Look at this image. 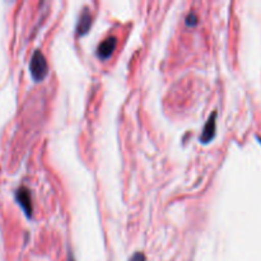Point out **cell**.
I'll return each mask as SVG.
<instances>
[{"label": "cell", "mask_w": 261, "mask_h": 261, "mask_svg": "<svg viewBox=\"0 0 261 261\" xmlns=\"http://www.w3.org/2000/svg\"><path fill=\"white\" fill-rule=\"evenodd\" d=\"M91 24H92L91 12H89L88 8H84L82 14L79 15L78 24H76V32H78V35L81 36L86 35V33L89 31V28H91Z\"/></svg>", "instance_id": "4"}, {"label": "cell", "mask_w": 261, "mask_h": 261, "mask_svg": "<svg viewBox=\"0 0 261 261\" xmlns=\"http://www.w3.org/2000/svg\"><path fill=\"white\" fill-rule=\"evenodd\" d=\"M15 199H17L20 208L24 211L25 216H27L28 218H31V214H32V203H31L30 191L25 188L18 189L17 193H15Z\"/></svg>", "instance_id": "2"}, {"label": "cell", "mask_w": 261, "mask_h": 261, "mask_svg": "<svg viewBox=\"0 0 261 261\" xmlns=\"http://www.w3.org/2000/svg\"><path fill=\"white\" fill-rule=\"evenodd\" d=\"M216 120H217V112H213V114L211 115V117L208 119V122L205 124V126H204V130H203V134H201V143H204V144H208L209 142H211L212 139L214 138V135H216Z\"/></svg>", "instance_id": "3"}, {"label": "cell", "mask_w": 261, "mask_h": 261, "mask_svg": "<svg viewBox=\"0 0 261 261\" xmlns=\"http://www.w3.org/2000/svg\"><path fill=\"white\" fill-rule=\"evenodd\" d=\"M30 70L32 78L37 82L42 81V79H45L46 75H47V61H46V58L43 56V54L41 53L40 50L35 51V54H33L30 63Z\"/></svg>", "instance_id": "1"}, {"label": "cell", "mask_w": 261, "mask_h": 261, "mask_svg": "<svg viewBox=\"0 0 261 261\" xmlns=\"http://www.w3.org/2000/svg\"><path fill=\"white\" fill-rule=\"evenodd\" d=\"M116 37L106 38V40L98 46V48H97V54H98L99 58L103 59V60L105 59H109L110 56L112 55V53H114L115 47H116Z\"/></svg>", "instance_id": "5"}, {"label": "cell", "mask_w": 261, "mask_h": 261, "mask_svg": "<svg viewBox=\"0 0 261 261\" xmlns=\"http://www.w3.org/2000/svg\"><path fill=\"white\" fill-rule=\"evenodd\" d=\"M130 261H145V256L142 252H137V254H134V256L130 259Z\"/></svg>", "instance_id": "7"}, {"label": "cell", "mask_w": 261, "mask_h": 261, "mask_svg": "<svg viewBox=\"0 0 261 261\" xmlns=\"http://www.w3.org/2000/svg\"><path fill=\"white\" fill-rule=\"evenodd\" d=\"M257 139H259V142L261 143V138H257Z\"/></svg>", "instance_id": "8"}, {"label": "cell", "mask_w": 261, "mask_h": 261, "mask_svg": "<svg viewBox=\"0 0 261 261\" xmlns=\"http://www.w3.org/2000/svg\"><path fill=\"white\" fill-rule=\"evenodd\" d=\"M186 23H188V25H195L196 23H198V17H196L195 13H190V14L188 15Z\"/></svg>", "instance_id": "6"}]
</instances>
